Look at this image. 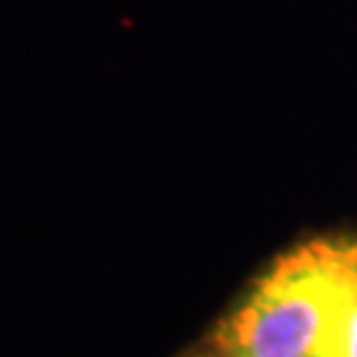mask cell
Listing matches in <instances>:
<instances>
[{
  "mask_svg": "<svg viewBox=\"0 0 357 357\" xmlns=\"http://www.w3.org/2000/svg\"><path fill=\"white\" fill-rule=\"evenodd\" d=\"M357 262V238L294 246L220 326L217 357H326Z\"/></svg>",
  "mask_w": 357,
  "mask_h": 357,
  "instance_id": "obj_1",
  "label": "cell"
},
{
  "mask_svg": "<svg viewBox=\"0 0 357 357\" xmlns=\"http://www.w3.org/2000/svg\"><path fill=\"white\" fill-rule=\"evenodd\" d=\"M326 357H357V262Z\"/></svg>",
  "mask_w": 357,
  "mask_h": 357,
  "instance_id": "obj_2",
  "label": "cell"
},
{
  "mask_svg": "<svg viewBox=\"0 0 357 357\" xmlns=\"http://www.w3.org/2000/svg\"><path fill=\"white\" fill-rule=\"evenodd\" d=\"M191 357H217L215 352H202V355H191Z\"/></svg>",
  "mask_w": 357,
  "mask_h": 357,
  "instance_id": "obj_3",
  "label": "cell"
}]
</instances>
